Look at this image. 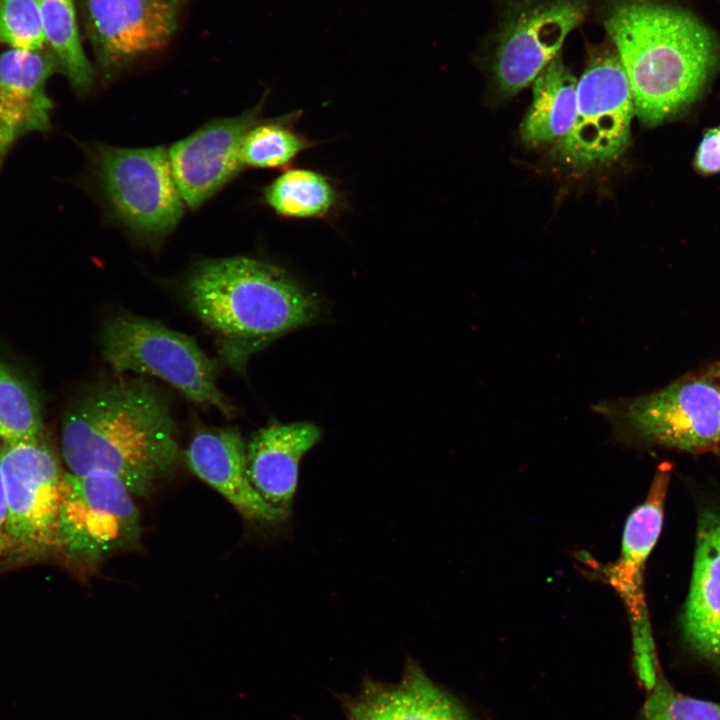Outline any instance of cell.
<instances>
[{"label": "cell", "instance_id": "8", "mask_svg": "<svg viewBox=\"0 0 720 720\" xmlns=\"http://www.w3.org/2000/svg\"><path fill=\"white\" fill-rule=\"evenodd\" d=\"M634 113L630 85L612 43L589 47L577 81L574 123L556 144L557 156L576 167L615 160L629 143Z\"/></svg>", "mask_w": 720, "mask_h": 720}, {"label": "cell", "instance_id": "6", "mask_svg": "<svg viewBox=\"0 0 720 720\" xmlns=\"http://www.w3.org/2000/svg\"><path fill=\"white\" fill-rule=\"evenodd\" d=\"M626 445L662 446L704 452L720 444V384L707 378L678 381L633 398L592 406Z\"/></svg>", "mask_w": 720, "mask_h": 720}, {"label": "cell", "instance_id": "21", "mask_svg": "<svg viewBox=\"0 0 720 720\" xmlns=\"http://www.w3.org/2000/svg\"><path fill=\"white\" fill-rule=\"evenodd\" d=\"M265 202L278 215L295 218H322L338 203V192L330 179L314 170L288 169L264 189Z\"/></svg>", "mask_w": 720, "mask_h": 720}, {"label": "cell", "instance_id": "1", "mask_svg": "<svg viewBox=\"0 0 720 720\" xmlns=\"http://www.w3.org/2000/svg\"><path fill=\"white\" fill-rule=\"evenodd\" d=\"M170 401L142 378L104 383L65 412L61 451L68 472H105L138 497L148 496L179 460Z\"/></svg>", "mask_w": 720, "mask_h": 720}, {"label": "cell", "instance_id": "11", "mask_svg": "<svg viewBox=\"0 0 720 720\" xmlns=\"http://www.w3.org/2000/svg\"><path fill=\"white\" fill-rule=\"evenodd\" d=\"M187 0H83L86 33L106 80L173 38Z\"/></svg>", "mask_w": 720, "mask_h": 720}, {"label": "cell", "instance_id": "28", "mask_svg": "<svg viewBox=\"0 0 720 720\" xmlns=\"http://www.w3.org/2000/svg\"><path fill=\"white\" fill-rule=\"evenodd\" d=\"M719 378H720V373H719ZM719 448H720V444H719Z\"/></svg>", "mask_w": 720, "mask_h": 720}, {"label": "cell", "instance_id": "14", "mask_svg": "<svg viewBox=\"0 0 720 720\" xmlns=\"http://www.w3.org/2000/svg\"><path fill=\"white\" fill-rule=\"evenodd\" d=\"M344 720H473L466 707L406 656L400 678L362 676L352 694H337Z\"/></svg>", "mask_w": 720, "mask_h": 720}, {"label": "cell", "instance_id": "3", "mask_svg": "<svg viewBox=\"0 0 720 720\" xmlns=\"http://www.w3.org/2000/svg\"><path fill=\"white\" fill-rule=\"evenodd\" d=\"M598 16L645 125L661 123L692 101L717 62L710 31L689 13L657 0H601Z\"/></svg>", "mask_w": 720, "mask_h": 720}, {"label": "cell", "instance_id": "22", "mask_svg": "<svg viewBox=\"0 0 720 720\" xmlns=\"http://www.w3.org/2000/svg\"><path fill=\"white\" fill-rule=\"evenodd\" d=\"M44 421L41 400L28 378L0 359V439L18 443L40 438Z\"/></svg>", "mask_w": 720, "mask_h": 720}, {"label": "cell", "instance_id": "20", "mask_svg": "<svg viewBox=\"0 0 720 720\" xmlns=\"http://www.w3.org/2000/svg\"><path fill=\"white\" fill-rule=\"evenodd\" d=\"M46 45L78 95L93 84V69L81 45L73 0H39Z\"/></svg>", "mask_w": 720, "mask_h": 720}, {"label": "cell", "instance_id": "4", "mask_svg": "<svg viewBox=\"0 0 720 720\" xmlns=\"http://www.w3.org/2000/svg\"><path fill=\"white\" fill-rule=\"evenodd\" d=\"M85 153L87 181L112 218L136 241L159 247L178 224L185 204L168 151L93 144Z\"/></svg>", "mask_w": 720, "mask_h": 720}, {"label": "cell", "instance_id": "18", "mask_svg": "<svg viewBox=\"0 0 720 720\" xmlns=\"http://www.w3.org/2000/svg\"><path fill=\"white\" fill-rule=\"evenodd\" d=\"M321 438L319 426L301 421L264 427L246 445L248 474L253 486L264 500L289 516L301 460Z\"/></svg>", "mask_w": 720, "mask_h": 720}, {"label": "cell", "instance_id": "17", "mask_svg": "<svg viewBox=\"0 0 720 720\" xmlns=\"http://www.w3.org/2000/svg\"><path fill=\"white\" fill-rule=\"evenodd\" d=\"M670 469L659 468L645 499L628 516L618 561L608 570L610 584L622 597L629 612L633 636L649 634L643 593L645 565L660 536Z\"/></svg>", "mask_w": 720, "mask_h": 720}, {"label": "cell", "instance_id": "26", "mask_svg": "<svg viewBox=\"0 0 720 720\" xmlns=\"http://www.w3.org/2000/svg\"><path fill=\"white\" fill-rule=\"evenodd\" d=\"M696 166L703 173L720 172V125L703 136L696 154Z\"/></svg>", "mask_w": 720, "mask_h": 720}, {"label": "cell", "instance_id": "5", "mask_svg": "<svg viewBox=\"0 0 720 720\" xmlns=\"http://www.w3.org/2000/svg\"><path fill=\"white\" fill-rule=\"evenodd\" d=\"M104 361L117 373L152 375L190 401L214 407L226 418L235 408L218 388V362L195 339L163 324L124 313L106 320L99 337Z\"/></svg>", "mask_w": 720, "mask_h": 720}, {"label": "cell", "instance_id": "15", "mask_svg": "<svg viewBox=\"0 0 720 720\" xmlns=\"http://www.w3.org/2000/svg\"><path fill=\"white\" fill-rule=\"evenodd\" d=\"M246 445L237 428L205 429L191 439L185 460L192 473L216 490L246 521L264 527L281 525L289 515L270 505L253 486Z\"/></svg>", "mask_w": 720, "mask_h": 720}, {"label": "cell", "instance_id": "19", "mask_svg": "<svg viewBox=\"0 0 720 720\" xmlns=\"http://www.w3.org/2000/svg\"><path fill=\"white\" fill-rule=\"evenodd\" d=\"M577 81L560 55L539 74L520 129L526 145L557 144L567 135L576 115Z\"/></svg>", "mask_w": 720, "mask_h": 720}, {"label": "cell", "instance_id": "24", "mask_svg": "<svg viewBox=\"0 0 720 720\" xmlns=\"http://www.w3.org/2000/svg\"><path fill=\"white\" fill-rule=\"evenodd\" d=\"M648 692L643 720H720V703L677 691L663 674Z\"/></svg>", "mask_w": 720, "mask_h": 720}, {"label": "cell", "instance_id": "25", "mask_svg": "<svg viewBox=\"0 0 720 720\" xmlns=\"http://www.w3.org/2000/svg\"><path fill=\"white\" fill-rule=\"evenodd\" d=\"M0 42L11 49L46 48L39 0H0Z\"/></svg>", "mask_w": 720, "mask_h": 720}, {"label": "cell", "instance_id": "9", "mask_svg": "<svg viewBox=\"0 0 720 720\" xmlns=\"http://www.w3.org/2000/svg\"><path fill=\"white\" fill-rule=\"evenodd\" d=\"M8 551L21 555L59 546V515L65 472L52 448L40 438L2 443Z\"/></svg>", "mask_w": 720, "mask_h": 720}, {"label": "cell", "instance_id": "27", "mask_svg": "<svg viewBox=\"0 0 720 720\" xmlns=\"http://www.w3.org/2000/svg\"><path fill=\"white\" fill-rule=\"evenodd\" d=\"M6 525H7L6 503H5L4 487H3V480H2V474H1V468H0V557H2L4 555V553L8 552Z\"/></svg>", "mask_w": 720, "mask_h": 720}, {"label": "cell", "instance_id": "10", "mask_svg": "<svg viewBox=\"0 0 720 720\" xmlns=\"http://www.w3.org/2000/svg\"><path fill=\"white\" fill-rule=\"evenodd\" d=\"M141 534L134 495L105 472H65L59 515V546L96 563L135 545Z\"/></svg>", "mask_w": 720, "mask_h": 720}, {"label": "cell", "instance_id": "13", "mask_svg": "<svg viewBox=\"0 0 720 720\" xmlns=\"http://www.w3.org/2000/svg\"><path fill=\"white\" fill-rule=\"evenodd\" d=\"M264 101L243 114L207 123L169 150L172 171L186 206L196 209L243 167L241 149L258 123Z\"/></svg>", "mask_w": 720, "mask_h": 720}, {"label": "cell", "instance_id": "16", "mask_svg": "<svg viewBox=\"0 0 720 720\" xmlns=\"http://www.w3.org/2000/svg\"><path fill=\"white\" fill-rule=\"evenodd\" d=\"M59 72L48 49H9L0 55V169L16 143L51 128L53 102L47 80Z\"/></svg>", "mask_w": 720, "mask_h": 720}, {"label": "cell", "instance_id": "7", "mask_svg": "<svg viewBox=\"0 0 720 720\" xmlns=\"http://www.w3.org/2000/svg\"><path fill=\"white\" fill-rule=\"evenodd\" d=\"M498 21L490 72L496 90L511 97L533 84L583 22L592 0H492Z\"/></svg>", "mask_w": 720, "mask_h": 720}, {"label": "cell", "instance_id": "23", "mask_svg": "<svg viewBox=\"0 0 720 720\" xmlns=\"http://www.w3.org/2000/svg\"><path fill=\"white\" fill-rule=\"evenodd\" d=\"M300 112L260 120L246 134L241 157L244 166L278 168L289 164L313 144L293 128Z\"/></svg>", "mask_w": 720, "mask_h": 720}, {"label": "cell", "instance_id": "12", "mask_svg": "<svg viewBox=\"0 0 720 720\" xmlns=\"http://www.w3.org/2000/svg\"><path fill=\"white\" fill-rule=\"evenodd\" d=\"M695 498L692 572L677 631L688 654L720 677V491Z\"/></svg>", "mask_w": 720, "mask_h": 720}, {"label": "cell", "instance_id": "2", "mask_svg": "<svg viewBox=\"0 0 720 720\" xmlns=\"http://www.w3.org/2000/svg\"><path fill=\"white\" fill-rule=\"evenodd\" d=\"M190 311L215 336L221 360L238 373L281 336L319 323L322 298L282 267L250 257L204 259L187 273Z\"/></svg>", "mask_w": 720, "mask_h": 720}]
</instances>
